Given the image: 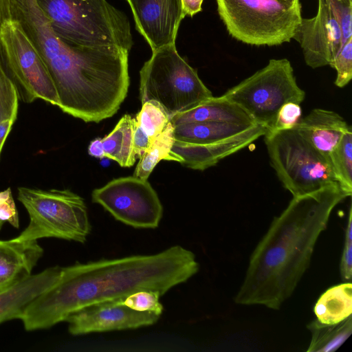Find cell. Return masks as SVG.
I'll list each match as a JSON object with an SVG mask.
<instances>
[{
	"label": "cell",
	"mask_w": 352,
	"mask_h": 352,
	"mask_svg": "<svg viewBox=\"0 0 352 352\" xmlns=\"http://www.w3.org/2000/svg\"><path fill=\"white\" fill-rule=\"evenodd\" d=\"M199 268L195 254L179 245L153 254L75 263L61 267L56 282L30 302L20 320L26 331L48 329L81 309L139 290L162 296Z\"/></svg>",
	"instance_id": "cell-1"
},
{
	"label": "cell",
	"mask_w": 352,
	"mask_h": 352,
	"mask_svg": "<svg viewBox=\"0 0 352 352\" xmlns=\"http://www.w3.org/2000/svg\"><path fill=\"white\" fill-rule=\"evenodd\" d=\"M349 196L336 182L293 197L253 251L235 303L279 309L308 269L332 210Z\"/></svg>",
	"instance_id": "cell-2"
},
{
	"label": "cell",
	"mask_w": 352,
	"mask_h": 352,
	"mask_svg": "<svg viewBox=\"0 0 352 352\" xmlns=\"http://www.w3.org/2000/svg\"><path fill=\"white\" fill-rule=\"evenodd\" d=\"M56 35L70 45L130 52L129 21L107 0H36Z\"/></svg>",
	"instance_id": "cell-3"
},
{
	"label": "cell",
	"mask_w": 352,
	"mask_h": 352,
	"mask_svg": "<svg viewBox=\"0 0 352 352\" xmlns=\"http://www.w3.org/2000/svg\"><path fill=\"white\" fill-rule=\"evenodd\" d=\"M228 33L251 45H279L293 38L302 19L299 0H216Z\"/></svg>",
	"instance_id": "cell-4"
},
{
	"label": "cell",
	"mask_w": 352,
	"mask_h": 352,
	"mask_svg": "<svg viewBox=\"0 0 352 352\" xmlns=\"http://www.w3.org/2000/svg\"><path fill=\"white\" fill-rule=\"evenodd\" d=\"M140 76L142 104L157 102L170 120L212 96L197 71L180 56L175 43L152 51Z\"/></svg>",
	"instance_id": "cell-5"
},
{
	"label": "cell",
	"mask_w": 352,
	"mask_h": 352,
	"mask_svg": "<svg viewBox=\"0 0 352 352\" xmlns=\"http://www.w3.org/2000/svg\"><path fill=\"white\" fill-rule=\"evenodd\" d=\"M18 200L30 222L17 236L23 240L57 238L84 243L91 232L84 199L69 190H42L21 186Z\"/></svg>",
	"instance_id": "cell-6"
},
{
	"label": "cell",
	"mask_w": 352,
	"mask_h": 352,
	"mask_svg": "<svg viewBox=\"0 0 352 352\" xmlns=\"http://www.w3.org/2000/svg\"><path fill=\"white\" fill-rule=\"evenodd\" d=\"M264 138L271 164L293 197L337 182L329 157L314 148L296 127L268 130Z\"/></svg>",
	"instance_id": "cell-7"
},
{
	"label": "cell",
	"mask_w": 352,
	"mask_h": 352,
	"mask_svg": "<svg viewBox=\"0 0 352 352\" xmlns=\"http://www.w3.org/2000/svg\"><path fill=\"white\" fill-rule=\"evenodd\" d=\"M222 96L241 107L256 124L270 130L280 107L289 102L300 104L305 93L297 84L289 60L280 58L270 60L266 66Z\"/></svg>",
	"instance_id": "cell-8"
},
{
	"label": "cell",
	"mask_w": 352,
	"mask_h": 352,
	"mask_svg": "<svg viewBox=\"0 0 352 352\" xmlns=\"http://www.w3.org/2000/svg\"><path fill=\"white\" fill-rule=\"evenodd\" d=\"M1 66L16 89L19 99H36L56 106L59 100L49 72L35 48L14 20L0 16Z\"/></svg>",
	"instance_id": "cell-9"
},
{
	"label": "cell",
	"mask_w": 352,
	"mask_h": 352,
	"mask_svg": "<svg viewBox=\"0 0 352 352\" xmlns=\"http://www.w3.org/2000/svg\"><path fill=\"white\" fill-rule=\"evenodd\" d=\"M92 201L116 220L135 228H156L163 207L150 183L135 176L120 177L95 189Z\"/></svg>",
	"instance_id": "cell-10"
},
{
	"label": "cell",
	"mask_w": 352,
	"mask_h": 352,
	"mask_svg": "<svg viewBox=\"0 0 352 352\" xmlns=\"http://www.w3.org/2000/svg\"><path fill=\"white\" fill-rule=\"evenodd\" d=\"M311 19L302 18L293 37L302 50L306 64L313 68L329 65L344 45L340 25L327 0H318Z\"/></svg>",
	"instance_id": "cell-11"
},
{
	"label": "cell",
	"mask_w": 352,
	"mask_h": 352,
	"mask_svg": "<svg viewBox=\"0 0 352 352\" xmlns=\"http://www.w3.org/2000/svg\"><path fill=\"white\" fill-rule=\"evenodd\" d=\"M122 298L97 303L69 315L65 322L74 336L137 329L155 324L160 316L138 311L120 302Z\"/></svg>",
	"instance_id": "cell-12"
},
{
	"label": "cell",
	"mask_w": 352,
	"mask_h": 352,
	"mask_svg": "<svg viewBox=\"0 0 352 352\" xmlns=\"http://www.w3.org/2000/svg\"><path fill=\"white\" fill-rule=\"evenodd\" d=\"M135 27L152 51L175 43L182 19L186 16L182 0H126Z\"/></svg>",
	"instance_id": "cell-13"
},
{
	"label": "cell",
	"mask_w": 352,
	"mask_h": 352,
	"mask_svg": "<svg viewBox=\"0 0 352 352\" xmlns=\"http://www.w3.org/2000/svg\"><path fill=\"white\" fill-rule=\"evenodd\" d=\"M267 131L265 126L257 124L241 133L211 144H196L175 140L171 154L175 162L187 168L204 170L247 147L264 136Z\"/></svg>",
	"instance_id": "cell-14"
},
{
	"label": "cell",
	"mask_w": 352,
	"mask_h": 352,
	"mask_svg": "<svg viewBox=\"0 0 352 352\" xmlns=\"http://www.w3.org/2000/svg\"><path fill=\"white\" fill-rule=\"evenodd\" d=\"M43 254L35 240H0V292L31 275Z\"/></svg>",
	"instance_id": "cell-15"
},
{
	"label": "cell",
	"mask_w": 352,
	"mask_h": 352,
	"mask_svg": "<svg viewBox=\"0 0 352 352\" xmlns=\"http://www.w3.org/2000/svg\"><path fill=\"white\" fill-rule=\"evenodd\" d=\"M60 270L58 266L47 268L0 292V324L20 320L30 302L56 282Z\"/></svg>",
	"instance_id": "cell-16"
},
{
	"label": "cell",
	"mask_w": 352,
	"mask_h": 352,
	"mask_svg": "<svg viewBox=\"0 0 352 352\" xmlns=\"http://www.w3.org/2000/svg\"><path fill=\"white\" fill-rule=\"evenodd\" d=\"M296 128L314 148L329 157L330 152L351 127L338 113L314 109L300 119Z\"/></svg>",
	"instance_id": "cell-17"
},
{
	"label": "cell",
	"mask_w": 352,
	"mask_h": 352,
	"mask_svg": "<svg viewBox=\"0 0 352 352\" xmlns=\"http://www.w3.org/2000/svg\"><path fill=\"white\" fill-rule=\"evenodd\" d=\"M197 122L256 124L245 111L222 96H212L196 106L175 115L170 120L173 126Z\"/></svg>",
	"instance_id": "cell-18"
},
{
	"label": "cell",
	"mask_w": 352,
	"mask_h": 352,
	"mask_svg": "<svg viewBox=\"0 0 352 352\" xmlns=\"http://www.w3.org/2000/svg\"><path fill=\"white\" fill-rule=\"evenodd\" d=\"M254 125L217 122L184 123L174 126V137L176 141L185 143L211 144L241 133Z\"/></svg>",
	"instance_id": "cell-19"
},
{
	"label": "cell",
	"mask_w": 352,
	"mask_h": 352,
	"mask_svg": "<svg viewBox=\"0 0 352 352\" xmlns=\"http://www.w3.org/2000/svg\"><path fill=\"white\" fill-rule=\"evenodd\" d=\"M316 320L322 324L339 323L352 314V284L344 283L326 290L317 300L314 309Z\"/></svg>",
	"instance_id": "cell-20"
},
{
	"label": "cell",
	"mask_w": 352,
	"mask_h": 352,
	"mask_svg": "<svg viewBox=\"0 0 352 352\" xmlns=\"http://www.w3.org/2000/svg\"><path fill=\"white\" fill-rule=\"evenodd\" d=\"M133 118L123 116L112 131L102 138L105 157L116 161L122 167H131L136 158L133 151Z\"/></svg>",
	"instance_id": "cell-21"
},
{
	"label": "cell",
	"mask_w": 352,
	"mask_h": 352,
	"mask_svg": "<svg viewBox=\"0 0 352 352\" xmlns=\"http://www.w3.org/2000/svg\"><path fill=\"white\" fill-rule=\"evenodd\" d=\"M307 328L311 339L308 352H333L336 351L351 336L352 332L351 316L343 321L333 324H326L316 319L311 321Z\"/></svg>",
	"instance_id": "cell-22"
},
{
	"label": "cell",
	"mask_w": 352,
	"mask_h": 352,
	"mask_svg": "<svg viewBox=\"0 0 352 352\" xmlns=\"http://www.w3.org/2000/svg\"><path fill=\"white\" fill-rule=\"evenodd\" d=\"M175 141L174 126L169 122L163 131L153 139L148 149L139 159L133 176L147 180L161 160L174 161L171 149Z\"/></svg>",
	"instance_id": "cell-23"
},
{
	"label": "cell",
	"mask_w": 352,
	"mask_h": 352,
	"mask_svg": "<svg viewBox=\"0 0 352 352\" xmlns=\"http://www.w3.org/2000/svg\"><path fill=\"white\" fill-rule=\"evenodd\" d=\"M337 182L349 195L352 194V130L349 129L329 154Z\"/></svg>",
	"instance_id": "cell-24"
},
{
	"label": "cell",
	"mask_w": 352,
	"mask_h": 352,
	"mask_svg": "<svg viewBox=\"0 0 352 352\" xmlns=\"http://www.w3.org/2000/svg\"><path fill=\"white\" fill-rule=\"evenodd\" d=\"M142 104V108L135 118L153 140L166 128L170 118L164 109L155 101H146Z\"/></svg>",
	"instance_id": "cell-25"
},
{
	"label": "cell",
	"mask_w": 352,
	"mask_h": 352,
	"mask_svg": "<svg viewBox=\"0 0 352 352\" xmlns=\"http://www.w3.org/2000/svg\"><path fill=\"white\" fill-rule=\"evenodd\" d=\"M19 100L14 84L0 64V122L16 120Z\"/></svg>",
	"instance_id": "cell-26"
},
{
	"label": "cell",
	"mask_w": 352,
	"mask_h": 352,
	"mask_svg": "<svg viewBox=\"0 0 352 352\" xmlns=\"http://www.w3.org/2000/svg\"><path fill=\"white\" fill-rule=\"evenodd\" d=\"M160 292L153 290H139L120 300V302L138 311H151L161 316L164 307L160 302Z\"/></svg>",
	"instance_id": "cell-27"
},
{
	"label": "cell",
	"mask_w": 352,
	"mask_h": 352,
	"mask_svg": "<svg viewBox=\"0 0 352 352\" xmlns=\"http://www.w3.org/2000/svg\"><path fill=\"white\" fill-rule=\"evenodd\" d=\"M329 65L337 72L335 85L340 88L346 86L352 78V36L344 43Z\"/></svg>",
	"instance_id": "cell-28"
},
{
	"label": "cell",
	"mask_w": 352,
	"mask_h": 352,
	"mask_svg": "<svg viewBox=\"0 0 352 352\" xmlns=\"http://www.w3.org/2000/svg\"><path fill=\"white\" fill-rule=\"evenodd\" d=\"M340 25L344 43L352 36V0H327Z\"/></svg>",
	"instance_id": "cell-29"
},
{
	"label": "cell",
	"mask_w": 352,
	"mask_h": 352,
	"mask_svg": "<svg viewBox=\"0 0 352 352\" xmlns=\"http://www.w3.org/2000/svg\"><path fill=\"white\" fill-rule=\"evenodd\" d=\"M301 107L300 104L289 102L278 110L273 127L270 130H288L295 128L300 120Z\"/></svg>",
	"instance_id": "cell-30"
},
{
	"label": "cell",
	"mask_w": 352,
	"mask_h": 352,
	"mask_svg": "<svg viewBox=\"0 0 352 352\" xmlns=\"http://www.w3.org/2000/svg\"><path fill=\"white\" fill-rule=\"evenodd\" d=\"M352 212H349L348 223L345 232L344 248L340 265V271L344 281L350 280L352 275Z\"/></svg>",
	"instance_id": "cell-31"
},
{
	"label": "cell",
	"mask_w": 352,
	"mask_h": 352,
	"mask_svg": "<svg viewBox=\"0 0 352 352\" xmlns=\"http://www.w3.org/2000/svg\"><path fill=\"white\" fill-rule=\"evenodd\" d=\"M0 221L19 227V212L10 188L0 191Z\"/></svg>",
	"instance_id": "cell-32"
},
{
	"label": "cell",
	"mask_w": 352,
	"mask_h": 352,
	"mask_svg": "<svg viewBox=\"0 0 352 352\" xmlns=\"http://www.w3.org/2000/svg\"><path fill=\"white\" fill-rule=\"evenodd\" d=\"M133 151L135 158H140L144 153L149 147L152 140L148 136L145 131L142 129L135 118H133Z\"/></svg>",
	"instance_id": "cell-33"
},
{
	"label": "cell",
	"mask_w": 352,
	"mask_h": 352,
	"mask_svg": "<svg viewBox=\"0 0 352 352\" xmlns=\"http://www.w3.org/2000/svg\"><path fill=\"white\" fill-rule=\"evenodd\" d=\"M204 0H182V9L184 14L192 16L201 11Z\"/></svg>",
	"instance_id": "cell-34"
},
{
	"label": "cell",
	"mask_w": 352,
	"mask_h": 352,
	"mask_svg": "<svg viewBox=\"0 0 352 352\" xmlns=\"http://www.w3.org/2000/svg\"><path fill=\"white\" fill-rule=\"evenodd\" d=\"M15 121L14 119H9L0 122V158L3 145Z\"/></svg>",
	"instance_id": "cell-35"
},
{
	"label": "cell",
	"mask_w": 352,
	"mask_h": 352,
	"mask_svg": "<svg viewBox=\"0 0 352 352\" xmlns=\"http://www.w3.org/2000/svg\"><path fill=\"white\" fill-rule=\"evenodd\" d=\"M88 153L89 155L96 158L105 157L102 138H96L92 140L88 147Z\"/></svg>",
	"instance_id": "cell-36"
},
{
	"label": "cell",
	"mask_w": 352,
	"mask_h": 352,
	"mask_svg": "<svg viewBox=\"0 0 352 352\" xmlns=\"http://www.w3.org/2000/svg\"><path fill=\"white\" fill-rule=\"evenodd\" d=\"M2 63V55H1V46H0V64L1 65Z\"/></svg>",
	"instance_id": "cell-37"
}]
</instances>
